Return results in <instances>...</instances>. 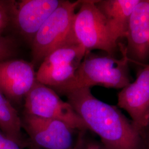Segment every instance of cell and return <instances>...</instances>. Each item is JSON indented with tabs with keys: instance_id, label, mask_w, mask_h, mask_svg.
Listing matches in <instances>:
<instances>
[{
	"instance_id": "cell-9",
	"label": "cell",
	"mask_w": 149,
	"mask_h": 149,
	"mask_svg": "<svg viewBox=\"0 0 149 149\" xmlns=\"http://www.w3.org/2000/svg\"><path fill=\"white\" fill-rule=\"evenodd\" d=\"M63 1H14L11 24L31 43L40 28Z\"/></svg>"
},
{
	"instance_id": "cell-5",
	"label": "cell",
	"mask_w": 149,
	"mask_h": 149,
	"mask_svg": "<svg viewBox=\"0 0 149 149\" xmlns=\"http://www.w3.org/2000/svg\"><path fill=\"white\" fill-rule=\"evenodd\" d=\"M86 53L85 48L76 43L56 49L42 62L36 72L37 81L62 95L74 79Z\"/></svg>"
},
{
	"instance_id": "cell-4",
	"label": "cell",
	"mask_w": 149,
	"mask_h": 149,
	"mask_svg": "<svg viewBox=\"0 0 149 149\" xmlns=\"http://www.w3.org/2000/svg\"><path fill=\"white\" fill-rule=\"evenodd\" d=\"M73 33L76 42L87 53L97 49L114 56L119 47L105 17L96 6V1H81L74 15Z\"/></svg>"
},
{
	"instance_id": "cell-18",
	"label": "cell",
	"mask_w": 149,
	"mask_h": 149,
	"mask_svg": "<svg viewBox=\"0 0 149 149\" xmlns=\"http://www.w3.org/2000/svg\"><path fill=\"white\" fill-rule=\"evenodd\" d=\"M29 149H42L40 148H39L37 146H36V145L33 144L31 143V145H29Z\"/></svg>"
},
{
	"instance_id": "cell-3",
	"label": "cell",
	"mask_w": 149,
	"mask_h": 149,
	"mask_svg": "<svg viewBox=\"0 0 149 149\" xmlns=\"http://www.w3.org/2000/svg\"><path fill=\"white\" fill-rule=\"evenodd\" d=\"M80 3L81 1H63L40 28L31 42L34 65L42 63L57 48L77 43L73 33V22L75 11Z\"/></svg>"
},
{
	"instance_id": "cell-2",
	"label": "cell",
	"mask_w": 149,
	"mask_h": 149,
	"mask_svg": "<svg viewBox=\"0 0 149 149\" xmlns=\"http://www.w3.org/2000/svg\"><path fill=\"white\" fill-rule=\"evenodd\" d=\"M123 56L99 55L87 52L76 72L74 78L62 95L75 89L93 86L122 89L131 83L129 69V60L120 46Z\"/></svg>"
},
{
	"instance_id": "cell-17",
	"label": "cell",
	"mask_w": 149,
	"mask_h": 149,
	"mask_svg": "<svg viewBox=\"0 0 149 149\" xmlns=\"http://www.w3.org/2000/svg\"><path fill=\"white\" fill-rule=\"evenodd\" d=\"M22 146L0 129V149H22Z\"/></svg>"
},
{
	"instance_id": "cell-7",
	"label": "cell",
	"mask_w": 149,
	"mask_h": 149,
	"mask_svg": "<svg viewBox=\"0 0 149 149\" xmlns=\"http://www.w3.org/2000/svg\"><path fill=\"white\" fill-rule=\"evenodd\" d=\"M21 121L32 143L42 149H75L84 132L60 120L26 113Z\"/></svg>"
},
{
	"instance_id": "cell-13",
	"label": "cell",
	"mask_w": 149,
	"mask_h": 149,
	"mask_svg": "<svg viewBox=\"0 0 149 149\" xmlns=\"http://www.w3.org/2000/svg\"><path fill=\"white\" fill-rule=\"evenodd\" d=\"M21 118L10 101L0 91V129L19 144H25L22 140Z\"/></svg>"
},
{
	"instance_id": "cell-16",
	"label": "cell",
	"mask_w": 149,
	"mask_h": 149,
	"mask_svg": "<svg viewBox=\"0 0 149 149\" xmlns=\"http://www.w3.org/2000/svg\"><path fill=\"white\" fill-rule=\"evenodd\" d=\"M87 132L86 131L82 133L75 149H106L100 141L92 138Z\"/></svg>"
},
{
	"instance_id": "cell-10",
	"label": "cell",
	"mask_w": 149,
	"mask_h": 149,
	"mask_svg": "<svg viewBox=\"0 0 149 149\" xmlns=\"http://www.w3.org/2000/svg\"><path fill=\"white\" fill-rule=\"evenodd\" d=\"M124 51L129 62L149 64V0H140L131 15Z\"/></svg>"
},
{
	"instance_id": "cell-12",
	"label": "cell",
	"mask_w": 149,
	"mask_h": 149,
	"mask_svg": "<svg viewBox=\"0 0 149 149\" xmlns=\"http://www.w3.org/2000/svg\"><path fill=\"white\" fill-rule=\"evenodd\" d=\"M139 1H96V6L105 17L113 36L118 42L126 37L130 16Z\"/></svg>"
},
{
	"instance_id": "cell-14",
	"label": "cell",
	"mask_w": 149,
	"mask_h": 149,
	"mask_svg": "<svg viewBox=\"0 0 149 149\" xmlns=\"http://www.w3.org/2000/svg\"><path fill=\"white\" fill-rule=\"evenodd\" d=\"M14 1H0V36L12 23Z\"/></svg>"
},
{
	"instance_id": "cell-6",
	"label": "cell",
	"mask_w": 149,
	"mask_h": 149,
	"mask_svg": "<svg viewBox=\"0 0 149 149\" xmlns=\"http://www.w3.org/2000/svg\"><path fill=\"white\" fill-rule=\"evenodd\" d=\"M24 113L60 120L82 132L88 130L69 102L64 101L55 91L37 81L24 98Z\"/></svg>"
},
{
	"instance_id": "cell-8",
	"label": "cell",
	"mask_w": 149,
	"mask_h": 149,
	"mask_svg": "<svg viewBox=\"0 0 149 149\" xmlns=\"http://www.w3.org/2000/svg\"><path fill=\"white\" fill-rule=\"evenodd\" d=\"M118 106L128 113L135 127L145 134L149 127V65L118 93Z\"/></svg>"
},
{
	"instance_id": "cell-1",
	"label": "cell",
	"mask_w": 149,
	"mask_h": 149,
	"mask_svg": "<svg viewBox=\"0 0 149 149\" xmlns=\"http://www.w3.org/2000/svg\"><path fill=\"white\" fill-rule=\"evenodd\" d=\"M65 96L88 130L100 139L106 149H145V134L123 114L117 107L101 101L83 87Z\"/></svg>"
},
{
	"instance_id": "cell-20",
	"label": "cell",
	"mask_w": 149,
	"mask_h": 149,
	"mask_svg": "<svg viewBox=\"0 0 149 149\" xmlns=\"http://www.w3.org/2000/svg\"></svg>"
},
{
	"instance_id": "cell-15",
	"label": "cell",
	"mask_w": 149,
	"mask_h": 149,
	"mask_svg": "<svg viewBox=\"0 0 149 149\" xmlns=\"http://www.w3.org/2000/svg\"><path fill=\"white\" fill-rule=\"evenodd\" d=\"M16 52L17 45L13 39L0 36V61L12 59Z\"/></svg>"
},
{
	"instance_id": "cell-11",
	"label": "cell",
	"mask_w": 149,
	"mask_h": 149,
	"mask_svg": "<svg viewBox=\"0 0 149 149\" xmlns=\"http://www.w3.org/2000/svg\"><path fill=\"white\" fill-rule=\"evenodd\" d=\"M34 64L22 59L0 61V91L10 101L24 99L36 79Z\"/></svg>"
},
{
	"instance_id": "cell-19",
	"label": "cell",
	"mask_w": 149,
	"mask_h": 149,
	"mask_svg": "<svg viewBox=\"0 0 149 149\" xmlns=\"http://www.w3.org/2000/svg\"><path fill=\"white\" fill-rule=\"evenodd\" d=\"M146 149H149V141H148V145H147V146H146Z\"/></svg>"
}]
</instances>
